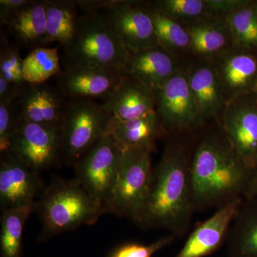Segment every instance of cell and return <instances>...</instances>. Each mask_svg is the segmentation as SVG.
<instances>
[{
    "label": "cell",
    "mask_w": 257,
    "mask_h": 257,
    "mask_svg": "<svg viewBox=\"0 0 257 257\" xmlns=\"http://www.w3.org/2000/svg\"><path fill=\"white\" fill-rule=\"evenodd\" d=\"M256 170L240 156L221 128L208 134L191 156L194 211L219 208L244 197Z\"/></svg>",
    "instance_id": "cell-1"
},
{
    "label": "cell",
    "mask_w": 257,
    "mask_h": 257,
    "mask_svg": "<svg viewBox=\"0 0 257 257\" xmlns=\"http://www.w3.org/2000/svg\"><path fill=\"white\" fill-rule=\"evenodd\" d=\"M194 211L191 157L182 144H169L154 169L150 193L137 224L145 229L167 230L180 237L190 227Z\"/></svg>",
    "instance_id": "cell-2"
},
{
    "label": "cell",
    "mask_w": 257,
    "mask_h": 257,
    "mask_svg": "<svg viewBox=\"0 0 257 257\" xmlns=\"http://www.w3.org/2000/svg\"><path fill=\"white\" fill-rule=\"evenodd\" d=\"M64 50V68L93 67L123 71L130 56L104 12L79 16L74 38Z\"/></svg>",
    "instance_id": "cell-3"
},
{
    "label": "cell",
    "mask_w": 257,
    "mask_h": 257,
    "mask_svg": "<svg viewBox=\"0 0 257 257\" xmlns=\"http://www.w3.org/2000/svg\"><path fill=\"white\" fill-rule=\"evenodd\" d=\"M44 225L42 237L94 224L104 207L77 180H55L42 194L37 205Z\"/></svg>",
    "instance_id": "cell-4"
},
{
    "label": "cell",
    "mask_w": 257,
    "mask_h": 257,
    "mask_svg": "<svg viewBox=\"0 0 257 257\" xmlns=\"http://www.w3.org/2000/svg\"><path fill=\"white\" fill-rule=\"evenodd\" d=\"M147 147L124 150L116 179L106 199V213L138 223L151 187L154 169L152 153Z\"/></svg>",
    "instance_id": "cell-5"
},
{
    "label": "cell",
    "mask_w": 257,
    "mask_h": 257,
    "mask_svg": "<svg viewBox=\"0 0 257 257\" xmlns=\"http://www.w3.org/2000/svg\"><path fill=\"white\" fill-rule=\"evenodd\" d=\"M111 117L94 99H69L61 124L62 158L76 167L109 133Z\"/></svg>",
    "instance_id": "cell-6"
},
{
    "label": "cell",
    "mask_w": 257,
    "mask_h": 257,
    "mask_svg": "<svg viewBox=\"0 0 257 257\" xmlns=\"http://www.w3.org/2000/svg\"><path fill=\"white\" fill-rule=\"evenodd\" d=\"M124 153L109 131L76 165V180L104 208Z\"/></svg>",
    "instance_id": "cell-7"
},
{
    "label": "cell",
    "mask_w": 257,
    "mask_h": 257,
    "mask_svg": "<svg viewBox=\"0 0 257 257\" xmlns=\"http://www.w3.org/2000/svg\"><path fill=\"white\" fill-rule=\"evenodd\" d=\"M9 152L39 174L62 158L60 128L20 119Z\"/></svg>",
    "instance_id": "cell-8"
},
{
    "label": "cell",
    "mask_w": 257,
    "mask_h": 257,
    "mask_svg": "<svg viewBox=\"0 0 257 257\" xmlns=\"http://www.w3.org/2000/svg\"><path fill=\"white\" fill-rule=\"evenodd\" d=\"M156 112L167 134L190 131L203 123L187 74L177 71L156 93Z\"/></svg>",
    "instance_id": "cell-9"
},
{
    "label": "cell",
    "mask_w": 257,
    "mask_h": 257,
    "mask_svg": "<svg viewBox=\"0 0 257 257\" xmlns=\"http://www.w3.org/2000/svg\"><path fill=\"white\" fill-rule=\"evenodd\" d=\"M104 13L130 53L160 47L150 6L136 1L114 0Z\"/></svg>",
    "instance_id": "cell-10"
},
{
    "label": "cell",
    "mask_w": 257,
    "mask_h": 257,
    "mask_svg": "<svg viewBox=\"0 0 257 257\" xmlns=\"http://www.w3.org/2000/svg\"><path fill=\"white\" fill-rule=\"evenodd\" d=\"M123 71L93 67L64 68L57 86L67 99H100L104 101L124 80Z\"/></svg>",
    "instance_id": "cell-11"
},
{
    "label": "cell",
    "mask_w": 257,
    "mask_h": 257,
    "mask_svg": "<svg viewBox=\"0 0 257 257\" xmlns=\"http://www.w3.org/2000/svg\"><path fill=\"white\" fill-rule=\"evenodd\" d=\"M221 128L243 160L252 167L257 155V108L242 96L226 101L221 116Z\"/></svg>",
    "instance_id": "cell-12"
},
{
    "label": "cell",
    "mask_w": 257,
    "mask_h": 257,
    "mask_svg": "<svg viewBox=\"0 0 257 257\" xmlns=\"http://www.w3.org/2000/svg\"><path fill=\"white\" fill-rule=\"evenodd\" d=\"M37 175L38 174L11 152L1 154V209L36 206L35 199L40 188Z\"/></svg>",
    "instance_id": "cell-13"
},
{
    "label": "cell",
    "mask_w": 257,
    "mask_h": 257,
    "mask_svg": "<svg viewBox=\"0 0 257 257\" xmlns=\"http://www.w3.org/2000/svg\"><path fill=\"white\" fill-rule=\"evenodd\" d=\"M67 101L47 83L26 84L15 105L20 120L60 128Z\"/></svg>",
    "instance_id": "cell-14"
},
{
    "label": "cell",
    "mask_w": 257,
    "mask_h": 257,
    "mask_svg": "<svg viewBox=\"0 0 257 257\" xmlns=\"http://www.w3.org/2000/svg\"><path fill=\"white\" fill-rule=\"evenodd\" d=\"M243 200V197H238L217 208L210 218L194 230L176 257H206L219 249L226 243Z\"/></svg>",
    "instance_id": "cell-15"
},
{
    "label": "cell",
    "mask_w": 257,
    "mask_h": 257,
    "mask_svg": "<svg viewBox=\"0 0 257 257\" xmlns=\"http://www.w3.org/2000/svg\"><path fill=\"white\" fill-rule=\"evenodd\" d=\"M102 104L112 119H138L156 112V93L126 75Z\"/></svg>",
    "instance_id": "cell-16"
},
{
    "label": "cell",
    "mask_w": 257,
    "mask_h": 257,
    "mask_svg": "<svg viewBox=\"0 0 257 257\" xmlns=\"http://www.w3.org/2000/svg\"><path fill=\"white\" fill-rule=\"evenodd\" d=\"M224 88L226 101L243 96L257 83V60L245 52L228 50L212 64Z\"/></svg>",
    "instance_id": "cell-17"
},
{
    "label": "cell",
    "mask_w": 257,
    "mask_h": 257,
    "mask_svg": "<svg viewBox=\"0 0 257 257\" xmlns=\"http://www.w3.org/2000/svg\"><path fill=\"white\" fill-rule=\"evenodd\" d=\"M178 71L173 55L160 47L130 53L123 72L155 93Z\"/></svg>",
    "instance_id": "cell-18"
},
{
    "label": "cell",
    "mask_w": 257,
    "mask_h": 257,
    "mask_svg": "<svg viewBox=\"0 0 257 257\" xmlns=\"http://www.w3.org/2000/svg\"><path fill=\"white\" fill-rule=\"evenodd\" d=\"M187 76L203 122L220 116L226 99L222 84L212 64H195Z\"/></svg>",
    "instance_id": "cell-19"
},
{
    "label": "cell",
    "mask_w": 257,
    "mask_h": 257,
    "mask_svg": "<svg viewBox=\"0 0 257 257\" xmlns=\"http://www.w3.org/2000/svg\"><path fill=\"white\" fill-rule=\"evenodd\" d=\"M225 243L228 257H257V197L243 199Z\"/></svg>",
    "instance_id": "cell-20"
},
{
    "label": "cell",
    "mask_w": 257,
    "mask_h": 257,
    "mask_svg": "<svg viewBox=\"0 0 257 257\" xmlns=\"http://www.w3.org/2000/svg\"><path fill=\"white\" fill-rule=\"evenodd\" d=\"M19 46L32 50L47 45L46 4L45 0H32L6 25Z\"/></svg>",
    "instance_id": "cell-21"
},
{
    "label": "cell",
    "mask_w": 257,
    "mask_h": 257,
    "mask_svg": "<svg viewBox=\"0 0 257 257\" xmlns=\"http://www.w3.org/2000/svg\"><path fill=\"white\" fill-rule=\"evenodd\" d=\"M110 133L124 150L147 147L154 150L158 139L167 135L157 112L138 119H111Z\"/></svg>",
    "instance_id": "cell-22"
},
{
    "label": "cell",
    "mask_w": 257,
    "mask_h": 257,
    "mask_svg": "<svg viewBox=\"0 0 257 257\" xmlns=\"http://www.w3.org/2000/svg\"><path fill=\"white\" fill-rule=\"evenodd\" d=\"M190 37V49L204 57H217L229 50L231 35L224 21L211 17L190 23L186 27Z\"/></svg>",
    "instance_id": "cell-23"
},
{
    "label": "cell",
    "mask_w": 257,
    "mask_h": 257,
    "mask_svg": "<svg viewBox=\"0 0 257 257\" xmlns=\"http://www.w3.org/2000/svg\"><path fill=\"white\" fill-rule=\"evenodd\" d=\"M46 4V44L58 42L66 47L74 38L79 17L76 1L45 0Z\"/></svg>",
    "instance_id": "cell-24"
},
{
    "label": "cell",
    "mask_w": 257,
    "mask_h": 257,
    "mask_svg": "<svg viewBox=\"0 0 257 257\" xmlns=\"http://www.w3.org/2000/svg\"><path fill=\"white\" fill-rule=\"evenodd\" d=\"M35 206L2 209L0 257H21L24 226Z\"/></svg>",
    "instance_id": "cell-25"
},
{
    "label": "cell",
    "mask_w": 257,
    "mask_h": 257,
    "mask_svg": "<svg viewBox=\"0 0 257 257\" xmlns=\"http://www.w3.org/2000/svg\"><path fill=\"white\" fill-rule=\"evenodd\" d=\"M62 72L57 48L41 47L24 59L23 75L28 84H42Z\"/></svg>",
    "instance_id": "cell-26"
},
{
    "label": "cell",
    "mask_w": 257,
    "mask_h": 257,
    "mask_svg": "<svg viewBox=\"0 0 257 257\" xmlns=\"http://www.w3.org/2000/svg\"><path fill=\"white\" fill-rule=\"evenodd\" d=\"M159 46L173 55L190 48V37L179 21L150 6Z\"/></svg>",
    "instance_id": "cell-27"
},
{
    "label": "cell",
    "mask_w": 257,
    "mask_h": 257,
    "mask_svg": "<svg viewBox=\"0 0 257 257\" xmlns=\"http://www.w3.org/2000/svg\"><path fill=\"white\" fill-rule=\"evenodd\" d=\"M233 45L239 48L257 46V9L248 3L225 15Z\"/></svg>",
    "instance_id": "cell-28"
},
{
    "label": "cell",
    "mask_w": 257,
    "mask_h": 257,
    "mask_svg": "<svg viewBox=\"0 0 257 257\" xmlns=\"http://www.w3.org/2000/svg\"><path fill=\"white\" fill-rule=\"evenodd\" d=\"M151 6L177 21L192 23L211 15L206 0H160Z\"/></svg>",
    "instance_id": "cell-29"
},
{
    "label": "cell",
    "mask_w": 257,
    "mask_h": 257,
    "mask_svg": "<svg viewBox=\"0 0 257 257\" xmlns=\"http://www.w3.org/2000/svg\"><path fill=\"white\" fill-rule=\"evenodd\" d=\"M24 59L20 55V46L12 43L4 32L0 35V77L19 87L28 84L23 75Z\"/></svg>",
    "instance_id": "cell-30"
},
{
    "label": "cell",
    "mask_w": 257,
    "mask_h": 257,
    "mask_svg": "<svg viewBox=\"0 0 257 257\" xmlns=\"http://www.w3.org/2000/svg\"><path fill=\"white\" fill-rule=\"evenodd\" d=\"M20 121L15 102H0V154L9 152L10 142Z\"/></svg>",
    "instance_id": "cell-31"
},
{
    "label": "cell",
    "mask_w": 257,
    "mask_h": 257,
    "mask_svg": "<svg viewBox=\"0 0 257 257\" xmlns=\"http://www.w3.org/2000/svg\"><path fill=\"white\" fill-rule=\"evenodd\" d=\"M176 238L175 235L170 234L148 245L126 243L116 248L110 257H152L157 251L170 245Z\"/></svg>",
    "instance_id": "cell-32"
},
{
    "label": "cell",
    "mask_w": 257,
    "mask_h": 257,
    "mask_svg": "<svg viewBox=\"0 0 257 257\" xmlns=\"http://www.w3.org/2000/svg\"><path fill=\"white\" fill-rule=\"evenodd\" d=\"M32 0H1L0 1V23L6 26L13 18L31 3Z\"/></svg>",
    "instance_id": "cell-33"
},
{
    "label": "cell",
    "mask_w": 257,
    "mask_h": 257,
    "mask_svg": "<svg viewBox=\"0 0 257 257\" xmlns=\"http://www.w3.org/2000/svg\"><path fill=\"white\" fill-rule=\"evenodd\" d=\"M206 4L210 15H224L225 16L246 5V2L241 0H206Z\"/></svg>",
    "instance_id": "cell-34"
},
{
    "label": "cell",
    "mask_w": 257,
    "mask_h": 257,
    "mask_svg": "<svg viewBox=\"0 0 257 257\" xmlns=\"http://www.w3.org/2000/svg\"><path fill=\"white\" fill-rule=\"evenodd\" d=\"M23 88L0 77V102H16Z\"/></svg>",
    "instance_id": "cell-35"
},
{
    "label": "cell",
    "mask_w": 257,
    "mask_h": 257,
    "mask_svg": "<svg viewBox=\"0 0 257 257\" xmlns=\"http://www.w3.org/2000/svg\"><path fill=\"white\" fill-rule=\"evenodd\" d=\"M114 0H78L77 7L84 11V14L103 13L114 3Z\"/></svg>",
    "instance_id": "cell-36"
},
{
    "label": "cell",
    "mask_w": 257,
    "mask_h": 257,
    "mask_svg": "<svg viewBox=\"0 0 257 257\" xmlns=\"http://www.w3.org/2000/svg\"><path fill=\"white\" fill-rule=\"evenodd\" d=\"M253 197H257V169L254 175L253 176L251 182H250L249 186H248V188L247 191H246V194H245L243 199Z\"/></svg>",
    "instance_id": "cell-37"
}]
</instances>
